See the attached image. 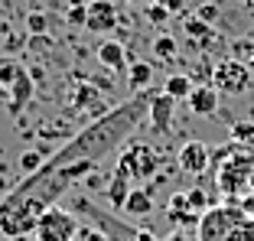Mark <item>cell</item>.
<instances>
[{"label":"cell","mask_w":254,"mask_h":241,"mask_svg":"<svg viewBox=\"0 0 254 241\" xmlns=\"http://www.w3.org/2000/svg\"><path fill=\"white\" fill-rule=\"evenodd\" d=\"M101 88H95V85H88V82H82V88H75V95H72V105L82 111V108H98L101 105Z\"/></svg>","instance_id":"obj_16"},{"label":"cell","mask_w":254,"mask_h":241,"mask_svg":"<svg viewBox=\"0 0 254 241\" xmlns=\"http://www.w3.org/2000/svg\"><path fill=\"white\" fill-rule=\"evenodd\" d=\"M186 33L189 36H212V26L202 20V16H192V20L186 23Z\"/></svg>","instance_id":"obj_23"},{"label":"cell","mask_w":254,"mask_h":241,"mask_svg":"<svg viewBox=\"0 0 254 241\" xmlns=\"http://www.w3.org/2000/svg\"><path fill=\"white\" fill-rule=\"evenodd\" d=\"M147 16H150V20H157V23H163L166 16H170V10H166V7H160V3H153V7L147 10Z\"/></svg>","instance_id":"obj_26"},{"label":"cell","mask_w":254,"mask_h":241,"mask_svg":"<svg viewBox=\"0 0 254 241\" xmlns=\"http://www.w3.org/2000/svg\"><path fill=\"white\" fill-rule=\"evenodd\" d=\"M130 3H134V0H130Z\"/></svg>","instance_id":"obj_33"},{"label":"cell","mask_w":254,"mask_h":241,"mask_svg":"<svg viewBox=\"0 0 254 241\" xmlns=\"http://www.w3.org/2000/svg\"><path fill=\"white\" fill-rule=\"evenodd\" d=\"M186 202H189V209H192L195 215H202V212H205V209L212 205V199L205 196V189L195 186V189H189V192H186Z\"/></svg>","instance_id":"obj_21"},{"label":"cell","mask_w":254,"mask_h":241,"mask_svg":"<svg viewBox=\"0 0 254 241\" xmlns=\"http://www.w3.org/2000/svg\"><path fill=\"white\" fill-rule=\"evenodd\" d=\"M82 209L91 215V222L98 225V232L105 235L108 241H160L147 228H134V225H127V222L114 219V215H108V212L95 209V202H88V199H82Z\"/></svg>","instance_id":"obj_6"},{"label":"cell","mask_w":254,"mask_h":241,"mask_svg":"<svg viewBox=\"0 0 254 241\" xmlns=\"http://www.w3.org/2000/svg\"><path fill=\"white\" fill-rule=\"evenodd\" d=\"M78 219H75V212L62 209L59 202L49 205V209L39 215L36 228H33V235H36V241H75L78 238Z\"/></svg>","instance_id":"obj_5"},{"label":"cell","mask_w":254,"mask_h":241,"mask_svg":"<svg viewBox=\"0 0 254 241\" xmlns=\"http://www.w3.org/2000/svg\"><path fill=\"white\" fill-rule=\"evenodd\" d=\"M212 85L225 95H245L248 88H254V72L241 59H225L212 68Z\"/></svg>","instance_id":"obj_7"},{"label":"cell","mask_w":254,"mask_h":241,"mask_svg":"<svg viewBox=\"0 0 254 241\" xmlns=\"http://www.w3.org/2000/svg\"><path fill=\"white\" fill-rule=\"evenodd\" d=\"M160 88L134 91V98L124 105L105 111L101 118H95L82 134H75L72 140L62 147L56 157H49L36 173H30L13 192L3 196L0 202V235L7 238H20L30 235L36 228L39 215L49 205H56L75 182H82L85 176H91L98 170L101 160H108L118 147H124L127 137L134 134L147 120L150 101Z\"/></svg>","instance_id":"obj_1"},{"label":"cell","mask_w":254,"mask_h":241,"mask_svg":"<svg viewBox=\"0 0 254 241\" xmlns=\"http://www.w3.org/2000/svg\"><path fill=\"white\" fill-rule=\"evenodd\" d=\"M232 143L235 147H245V150L254 147V124L251 120H238V124L232 127Z\"/></svg>","instance_id":"obj_19"},{"label":"cell","mask_w":254,"mask_h":241,"mask_svg":"<svg viewBox=\"0 0 254 241\" xmlns=\"http://www.w3.org/2000/svg\"><path fill=\"white\" fill-rule=\"evenodd\" d=\"M65 20L72 23V26H85V7H82V0H72V3H68Z\"/></svg>","instance_id":"obj_24"},{"label":"cell","mask_w":254,"mask_h":241,"mask_svg":"<svg viewBox=\"0 0 254 241\" xmlns=\"http://www.w3.org/2000/svg\"><path fill=\"white\" fill-rule=\"evenodd\" d=\"M130 189H134V182H127L124 176H118V173H114V176H111V186H108V192H105V196H108V202H111L114 209H121Z\"/></svg>","instance_id":"obj_17"},{"label":"cell","mask_w":254,"mask_h":241,"mask_svg":"<svg viewBox=\"0 0 254 241\" xmlns=\"http://www.w3.org/2000/svg\"><path fill=\"white\" fill-rule=\"evenodd\" d=\"M251 176H254V153L245 147H235L218 157V173H215V186L228 202H238L251 192Z\"/></svg>","instance_id":"obj_3"},{"label":"cell","mask_w":254,"mask_h":241,"mask_svg":"<svg viewBox=\"0 0 254 241\" xmlns=\"http://www.w3.org/2000/svg\"><path fill=\"white\" fill-rule=\"evenodd\" d=\"M127 82H130V88L134 91H147L153 88V65L150 62H130V68H127Z\"/></svg>","instance_id":"obj_15"},{"label":"cell","mask_w":254,"mask_h":241,"mask_svg":"<svg viewBox=\"0 0 254 241\" xmlns=\"http://www.w3.org/2000/svg\"><path fill=\"white\" fill-rule=\"evenodd\" d=\"M20 75H23V68H20L16 59H0V85H3L7 91H10V85H13Z\"/></svg>","instance_id":"obj_20"},{"label":"cell","mask_w":254,"mask_h":241,"mask_svg":"<svg viewBox=\"0 0 254 241\" xmlns=\"http://www.w3.org/2000/svg\"><path fill=\"white\" fill-rule=\"evenodd\" d=\"M199 241H254V215H248L238 202H218L195 222Z\"/></svg>","instance_id":"obj_2"},{"label":"cell","mask_w":254,"mask_h":241,"mask_svg":"<svg viewBox=\"0 0 254 241\" xmlns=\"http://www.w3.org/2000/svg\"><path fill=\"white\" fill-rule=\"evenodd\" d=\"M248 68H251V72H254V53L248 56Z\"/></svg>","instance_id":"obj_31"},{"label":"cell","mask_w":254,"mask_h":241,"mask_svg":"<svg viewBox=\"0 0 254 241\" xmlns=\"http://www.w3.org/2000/svg\"><path fill=\"white\" fill-rule=\"evenodd\" d=\"M189 111L199 114V118H209V114H215L218 108V91L215 85H195L192 91H189Z\"/></svg>","instance_id":"obj_11"},{"label":"cell","mask_w":254,"mask_h":241,"mask_svg":"<svg viewBox=\"0 0 254 241\" xmlns=\"http://www.w3.org/2000/svg\"><path fill=\"white\" fill-rule=\"evenodd\" d=\"M157 3H160V7H166L170 13H173V10H180V7H183V0H157Z\"/></svg>","instance_id":"obj_28"},{"label":"cell","mask_w":254,"mask_h":241,"mask_svg":"<svg viewBox=\"0 0 254 241\" xmlns=\"http://www.w3.org/2000/svg\"><path fill=\"white\" fill-rule=\"evenodd\" d=\"M114 26H118L114 0H91V3H85V30L88 33H111Z\"/></svg>","instance_id":"obj_8"},{"label":"cell","mask_w":254,"mask_h":241,"mask_svg":"<svg viewBox=\"0 0 254 241\" xmlns=\"http://www.w3.org/2000/svg\"><path fill=\"white\" fill-rule=\"evenodd\" d=\"M30 30H33V33H43V30H46V16L33 13V16H30Z\"/></svg>","instance_id":"obj_27"},{"label":"cell","mask_w":254,"mask_h":241,"mask_svg":"<svg viewBox=\"0 0 254 241\" xmlns=\"http://www.w3.org/2000/svg\"><path fill=\"white\" fill-rule=\"evenodd\" d=\"M33 98V82H30V75L23 72L20 78H16L13 85H10V111L13 114H20L23 111V105Z\"/></svg>","instance_id":"obj_14"},{"label":"cell","mask_w":254,"mask_h":241,"mask_svg":"<svg viewBox=\"0 0 254 241\" xmlns=\"http://www.w3.org/2000/svg\"><path fill=\"white\" fill-rule=\"evenodd\" d=\"M157 170H160V153L150 143H130V147H124L118 163H114V173L124 176L127 182H147L157 176Z\"/></svg>","instance_id":"obj_4"},{"label":"cell","mask_w":254,"mask_h":241,"mask_svg":"<svg viewBox=\"0 0 254 241\" xmlns=\"http://www.w3.org/2000/svg\"><path fill=\"white\" fill-rule=\"evenodd\" d=\"M153 53H157L160 59H166V62H170V59H176V43H173L170 36H160L157 43H153Z\"/></svg>","instance_id":"obj_22"},{"label":"cell","mask_w":254,"mask_h":241,"mask_svg":"<svg viewBox=\"0 0 254 241\" xmlns=\"http://www.w3.org/2000/svg\"><path fill=\"white\" fill-rule=\"evenodd\" d=\"M7 95H10V91L3 88V85H0V101H7Z\"/></svg>","instance_id":"obj_30"},{"label":"cell","mask_w":254,"mask_h":241,"mask_svg":"<svg viewBox=\"0 0 254 241\" xmlns=\"http://www.w3.org/2000/svg\"><path fill=\"white\" fill-rule=\"evenodd\" d=\"M173 105H176V98H170L166 91H157V95H153V101H150L147 120L160 130V134H170V124H173Z\"/></svg>","instance_id":"obj_10"},{"label":"cell","mask_w":254,"mask_h":241,"mask_svg":"<svg viewBox=\"0 0 254 241\" xmlns=\"http://www.w3.org/2000/svg\"><path fill=\"white\" fill-rule=\"evenodd\" d=\"M251 192H254V176H251Z\"/></svg>","instance_id":"obj_32"},{"label":"cell","mask_w":254,"mask_h":241,"mask_svg":"<svg viewBox=\"0 0 254 241\" xmlns=\"http://www.w3.org/2000/svg\"><path fill=\"white\" fill-rule=\"evenodd\" d=\"M98 59H101L105 68H111V72H127L130 68V59H127L124 46L114 43V39H105V43L98 46Z\"/></svg>","instance_id":"obj_12"},{"label":"cell","mask_w":254,"mask_h":241,"mask_svg":"<svg viewBox=\"0 0 254 241\" xmlns=\"http://www.w3.org/2000/svg\"><path fill=\"white\" fill-rule=\"evenodd\" d=\"M180 170L183 173H189V176H202L205 170H209V163H212V150L205 147L202 140H186L180 147Z\"/></svg>","instance_id":"obj_9"},{"label":"cell","mask_w":254,"mask_h":241,"mask_svg":"<svg viewBox=\"0 0 254 241\" xmlns=\"http://www.w3.org/2000/svg\"><path fill=\"white\" fill-rule=\"evenodd\" d=\"M20 163H23V170H26V173H36L39 166H43V160H39V153H26Z\"/></svg>","instance_id":"obj_25"},{"label":"cell","mask_w":254,"mask_h":241,"mask_svg":"<svg viewBox=\"0 0 254 241\" xmlns=\"http://www.w3.org/2000/svg\"><path fill=\"white\" fill-rule=\"evenodd\" d=\"M202 20H205V23H209V20H215V7H202Z\"/></svg>","instance_id":"obj_29"},{"label":"cell","mask_w":254,"mask_h":241,"mask_svg":"<svg viewBox=\"0 0 254 241\" xmlns=\"http://www.w3.org/2000/svg\"><path fill=\"white\" fill-rule=\"evenodd\" d=\"M163 91L170 95V98L183 101V98H189V91H192V78L189 75H170L163 82Z\"/></svg>","instance_id":"obj_18"},{"label":"cell","mask_w":254,"mask_h":241,"mask_svg":"<svg viewBox=\"0 0 254 241\" xmlns=\"http://www.w3.org/2000/svg\"><path fill=\"white\" fill-rule=\"evenodd\" d=\"M121 209H124L127 215H150V212H153V196H150L147 189L134 186L130 192H127V199H124Z\"/></svg>","instance_id":"obj_13"}]
</instances>
